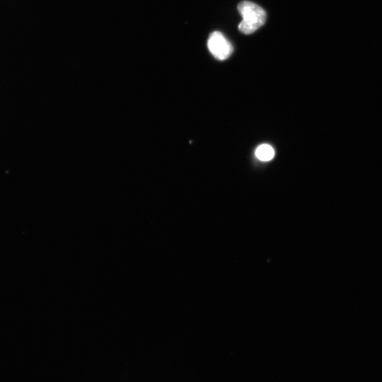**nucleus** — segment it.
<instances>
[{
  "label": "nucleus",
  "mask_w": 382,
  "mask_h": 382,
  "mask_svg": "<svg viewBox=\"0 0 382 382\" xmlns=\"http://www.w3.org/2000/svg\"><path fill=\"white\" fill-rule=\"evenodd\" d=\"M238 11L243 17L238 24V30L243 34H251L262 26L267 18L265 11L250 1H242L238 5Z\"/></svg>",
  "instance_id": "1"
},
{
  "label": "nucleus",
  "mask_w": 382,
  "mask_h": 382,
  "mask_svg": "<svg viewBox=\"0 0 382 382\" xmlns=\"http://www.w3.org/2000/svg\"><path fill=\"white\" fill-rule=\"evenodd\" d=\"M207 47L211 54L221 61L228 58L233 51L231 43L219 31H214L209 35Z\"/></svg>",
  "instance_id": "2"
},
{
  "label": "nucleus",
  "mask_w": 382,
  "mask_h": 382,
  "mask_svg": "<svg viewBox=\"0 0 382 382\" xmlns=\"http://www.w3.org/2000/svg\"><path fill=\"white\" fill-rule=\"evenodd\" d=\"M256 157L262 161H268L274 156V151L273 148L267 144L260 145L255 150Z\"/></svg>",
  "instance_id": "3"
}]
</instances>
